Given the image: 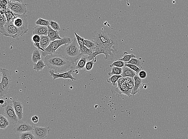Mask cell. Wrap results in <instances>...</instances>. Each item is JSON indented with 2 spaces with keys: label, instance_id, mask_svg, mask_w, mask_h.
I'll return each instance as SVG.
<instances>
[{
  "label": "cell",
  "instance_id": "6da1fadb",
  "mask_svg": "<svg viewBox=\"0 0 188 139\" xmlns=\"http://www.w3.org/2000/svg\"><path fill=\"white\" fill-rule=\"evenodd\" d=\"M44 61L46 66L55 70L56 74L67 71L73 64L64 57L58 53L48 55L45 57Z\"/></svg>",
  "mask_w": 188,
  "mask_h": 139
},
{
  "label": "cell",
  "instance_id": "7a4b0ae2",
  "mask_svg": "<svg viewBox=\"0 0 188 139\" xmlns=\"http://www.w3.org/2000/svg\"><path fill=\"white\" fill-rule=\"evenodd\" d=\"M77 44L76 38H74L70 43L60 47L55 53L61 54L74 64L79 60L82 56L80 53L79 47Z\"/></svg>",
  "mask_w": 188,
  "mask_h": 139
},
{
  "label": "cell",
  "instance_id": "3957f363",
  "mask_svg": "<svg viewBox=\"0 0 188 139\" xmlns=\"http://www.w3.org/2000/svg\"><path fill=\"white\" fill-rule=\"evenodd\" d=\"M118 43H106L96 45L93 50L91 56H88V61L93 59H96V56L98 55L104 54L105 56L104 60L111 61L114 58L115 55L118 52Z\"/></svg>",
  "mask_w": 188,
  "mask_h": 139
},
{
  "label": "cell",
  "instance_id": "277c9868",
  "mask_svg": "<svg viewBox=\"0 0 188 139\" xmlns=\"http://www.w3.org/2000/svg\"><path fill=\"white\" fill-rule=\"evenodd\" d=\"M92 41L96 45L106 43H118L117 37L112 34L105 31L98 30L93 33Z\"/></svg>",
  "mask_w": 188,
  "mask_h": 139
},
{
  "label": "cell",
  "instance_id": "5b68a950",
  "mask_svg": "<svg viewBox=\"0 0 188 139\" xmlns=\"http://www.w3.org/2000/svg\"><path fill=\"white\" fill-rule=\"evenodd\" d=\"M0 31L3 36L13 38H18L26 34L23 29L14 26L11 21L7 22L5 26L0 27Z\"/></svg>",
  "mask_w": 188,
  "mask_h": 139
},
{
  "label": "cell",
  "instance_id": "8992f818",
  "mask_svg": "<svg viewBox=\"0 0 188 139\" xmlns=\"http://www.w3.org/2000/svg\"><path fill=\"white\" fill-rule=\"evenodd\" d=\"M1 81L0 84V95L5 96L7 93L12 81L11 73L9 70L5 68L1 70Z\"/></svg>",
  "mask_w": 188,
  "mask_h": 139
},
{
  "label": "cell",
  "instance_id": "52a82bcc",
  "mask_svg": "<svg viewBox=\"0 0 188 139\" xmlns=\"http://www.w3.org/2000/svg\"><path fill=\"white\" fill-rule=\"evenodd\" d=\"M72 39L69 37H65L61 39H57L54 41H51L50 45L44 51H42L43 56L45 57L48 55L53 54L55 53L57 50L62 46L67 43H70L72 41Z\"/></svg>",
  "mask_w": 188,
  "mask_h": 139
},
{
  "label": "cell",
  "instance_id": "ba28073f",
  "mask_svg": "<svg viewBox=\"0 0 188 139\" xmlns=\"http://www.w3.org/2000/svg\"><path fill=\"white\" fill-rule=\"evenodd\" d=\"M14 14L15 15V18L11 20L13 24L17 28L23 29V30L26 33H27L29 30L27 27L28 26L27 15L26 14L22 15Z\"/></svg>",
  "mask_w": 188,
  "mask_h": 139
},
{
  "label": "cell",
  "instance_id": "9c48e42d",
  "mask_svg": "<svg viewBox=\"0 0 188 139\" xmlns=\"http://www.w3.org/2000/svg\"><path fill=\"white\" fill-rule=\"evenodd\" d=\"M4 108V113L5 117L9 121V122L15 125L18 123L19 120L15 112L13 105L9 103L7 106Z\"/></svg>",
  "mask_w": 188,
  "mask_h": 139
},
{
  "label": "cell",
  "instance_id": "30bf717a",
  "mask_svg": "<svg viewBox=\"0 0 188 139\" xmlns=\"http://www.w3.org/2000/svg\"><path fill=\"white\" fill-rule=\"evenodd\" d=\"M9 9L12 11L14 14L22 15L26 14L27 12L26 4L19 2L8 3Z\"/></svg>",
  "mask_w": 188,
  "mask_h": 139
},
{
  "label": "cell",
  "instance_id": "8fae6325",
  "mask_svg": "<svg viewBox=\"0 0 188 139\" xmlns=\"http://www.w3.org/2000/svg\"><path fill=\"white\" fill-rule=\"evenodd\" d=\"M33 125H32L27 122H24L21 120L15 124L13 131L16 133H21L25 132H32Z\"/></svg>",
  "mask_w": 188,
  "mask_h": 139
},
{
  "label": "cell",
  "instance_id": "7c38bea8",
  "mask_svg": "<svg viewBox=\"0 0 188 139\" xmlns=\"http://www.w3.org/2000/svg\"><path fill=\"white\" fill-rule=\"evenodd\" d=\"M49 131L50 128L48 126L41 127L34 126L32 132L37 139H46Z\"/></svg>",
  "mask_w": 188,
  "mask_h": 139
},
{
  "label": "cell",
  "instance_id": "4fadbf2b",
  "mask_svg": "<svg viewBox=\"0 0 188 139\" xmlns=\"http://www.w3.org/2000/svg\"><path fill=\"white\" fill-rule=\"evenodd\" d=\"M50 76L53 78V79H57V78H62L63 79H70L72 81L76 80V79L73 77L72 74L73 70L72 69H70V71H67L64 73H55L54 70H51L49 72Z\"/></svg>",
  "mask_w": 188,
  "mask_h": 139
},
{
  "label": "cell",
  "instance_id": "5bb4252c",
  "mask_svg": "<svg viewBox=\"0 0 188 139\" xmlns=\"http://www.w3.org/2000/svg\"><path fill=\"white\" fill-rule=\"evenodd\" d=\"M13 105L14 109L17 114L19 121L22 120L23 113V107L22 103L21 101H19L15 100L13 101Z\"/></svg>",
  "mask_w": 188,
  "mask_h": 139
},
{
  "label": "cell",
  "instance_id": "9a60e30c",
  "mask_svg": "<svg viewBox=\"0 0 188 139\" xmlns=\"http://www.w3.org/2000/svg\"><path fill=\"white\" fill-rule=\"evenodd\" d=\"M33 33L34 35H38L40 36H48V28L46 26L37 25L34 27Z\"/></svg>",
  "mask_w": 188,
  "mask_h": 139
},
{
  "label": "cell",
  "instance_id": "2e32d148",
  "mask_svg": "<svg viewBox=\"0 0 188 139\" xmlns=\"http://www.w3.org/2000/svg\"><path fill=\"white\" fill-rule=\"evenodd\" d=\"M134 86L133 90V95H134L139 91L140 88H142L141 86L143 80L140 78L138 75H136L134 78Z\"/></svg>",
  "mask_w": 188,
  "mask_h": 139
},
{
  "label": "cell",
  "instance_id": "e0dca14e",
  "mask_svg": "<svg viewBox=\"0 0 188 139\" xmlns=\"http://www.w3.org/2000/svg\"><path fill=\"white\" fill-rule=\"evenodd\" d=\"M48 36L50 38L51 41H54L57 39H62L59 35V32L57 31L53 30L51 28L50 26H48Z\"/></svg>",
  "mask_w": 188,
  "mask_h": 139
},
{
  "label": "cell",
  "instance_id": "ac0fdd59",
  "mask_svg": "<svg viewBox=\"0 0 188 139\" xmlns=\"http://www.w3.org/2000/svg\"><path fill=\"white\" fill-rule=\"evenodd\" d=\"M136 75L135 72L128 67L125 66L122 68V73L121 75L122 77H131L134 78Z\"/></svg>",
  "mask_w": 188,
  "mask_h": 139
},
{
  "label": "cell",
  "instance_id": "d6986e66",
  "mask_svg": "<svg viewBox=\"0 0 188 139\" xmlns=\"http://www.w3.org/2000/svg\"><path fill=\"white\" fill-rule=\"evenodd\" d=\"M88 56L87 55L82 56L81 58H80L79 61L77 63V65H76V68L77 69H84L86 63L88 61V60H87Z\"/></svg>",
  "mask_w": 188,
  "mask_h": 139
},
{
  "label": "cell",
  "instance_id": "ffe728a7",
  "mask_svg": "<svg viewBox=\"0 0 188 139\" xmlns=\"http://www.w3.org/2000/svg\"><path fill=\"white\" fill-rule=\"evenodd\" d=\"M40 44L41 48L44 50L50 45L51 41L48 36H41Z\"/></svg>",
  "mask_w": 188,
  "mask_h": 139
},
{
  "label": "cell",
  "instance_id": "44dd1931",
  "mask_svg": "<svg viewBox=\"0 0 188 139\" xmlns=\"http://www.w3.org/2000/svg\"><path fill=\"white\" fill-rule=\"evenodd\" d=\"M46 66V65L44 61L41 59L40 61H38L37 63L34 64L33 69L38 72L39 71H42Z\"/></svg>",
  "mask_w": 188,
  "mask_h": 139
},
{
  "label": "cell",
  "instance_id": "7402d4cb",
  "mask_svg": "<svg viewBox=\"0 0 188 139\" xmlns=\"http://www.w3.org/2000/svg\"><path fill=\"white\" fill-rule=\"evenodd\" d=\"M41 54L38 49L33 50L32 56V61L33 63H37L38 61L41 60Z\"/></svg>",
  "mask_w": 188,
  "mask_h": 139
},
{
  "label": "cell",
  "instance_id": "603a6c76",
  "mask_svg": "<svg viewBox=\"0 0 188 139\" xmlns=\"http://www.w3.org/2000/svg\"><path fill=\"white\" fill-rule=\"evenodd\" d=\"M9 121L6 117L3 115H0V128L1 129H5L9 125Z\"/></svg>",
  "mask_w": 188,
  "mask_h": 139
},
{
  "label": "cell",
  "instance_id": "cb8c5ba5",
  "mask_svg": "<svg viewBox=\"0 0 188 139\" xmlns=\"http://www.w3.org/2000/svg\"><path fill=\"white\" fill-rule=\"evenodd\" d=\"M133 58H136V56L133 53L129 54L128 52H125L123 53L122 57L121 58L119 59L118 61H123L125 63L131 61V59Z\"/></svg>",
  "mask_w": 188,
  "mask_h": 139
},
{
  "label": "cell",
  "instance_id": "d4e9b609",
  "mask_svg": "<svg viewBox=\"0 0 188 139\" xmlns=\"http://www.w3.org/2000/svg\"><path fill=\"white\" fill-rule=\"evenodd\" d=\"M80 51L82 55L91 56L93 53V50L88 48L85 45L79 46Z\"/></svg>",
  "mask_w": 188,
  "mask_h": 139
},
{
  "label": "cell",
  "instance_id": "484cf974",
  "mask_svg": "<svg viewBox=\"0 0 188 139\" xmlns=\"http://www.w3.org/2000/svg\"><path fill=\"white\" fill-rule=\"evenodd\" d=\"M126 63H128V64H133V65L136 66L140 68H142V65L143 63V60L141 58H140V59L133 58L131 59V61Z\"/></svg>",
  "mask_w": 188,
  "mask_h": 139
},
{
  "label": "cell",
  "instance_id": "4316f807",
  "mask_svg": "<svg viewBox=\"0 0 188 139\" xmlns=\"http://www.w3.org/2000/svg\"><path fill=\"white\" fill-rule=\"evenodd\" d=\"M20 139H37L33 132H27L20 133Z\"/></svg>",
  "mask_w": 188,
  "mask_h": 139
},
{
  "label": "cell",
  "instance_id": "83f0119b",
  "mask_svg": "<svg viewBox=\"0 0 188 139\" xmlns=\"http://www.w3.org/2000/svg\"><path fill=\"white\" fill-rule=\"evenodd\" d=\"M111 68V71L109 73V76H111L114 75H122V68L113 66Z\"/></svg>",
  "mask_w": 188,
  "mask_h": 139
},
{
  "label": "cell",
  "instance_id": "f1b7e54d",
  "mask_svg": "<svg viewBox=\"0 0 188 139\" xmlns=\"http://www.w3.org/2000/svg\"><path fill=\"white\" fill-rule=\"evenodd\" d=\"M122 78L121 75H112L111 77L107 80L108 83H111L113 85V86H116V82L118 81L119 79Z\"/></svg>",
  "mask_w": 188,
  "mask_h": 139
},
{
  "label": "cell",
  "instance_id": "f546056e",
  "mask_svg": "<svg viewBox=\"0 0 188 139\" xmlns=\"http://www.w3.org/2000/svg\"><path fill=\"white\" fill-rule=\"evenodd\" d=\"M96 59H94L92 61H87L85 66L84 71L86 72H89L93 68L94 64L96 62Z\"/></svg>",
  "mask_w": 188,
  "mask_h": 139
},
{
  "label": "cell",
  "instance_id": "4dcf8cb0",
  "mask_svg": "<svg viewBox=\"0 0 188 139\" xmlns=\"http://www.w3.org/2000/svg\"><path fill=\"white\" fill-rule=\"evenodd\" d=\"M36 25L38 26H50V21L41 18L38 19V20L35 22Z\"/></svg>",
  "mask_w": 188,
  "mask_h": 139
},
{
  "label": "cell",
  "instance_id": "1f68e13d",
  "mask_svg": "<svg viewBox=\"0 0 188 139\" xmlns=\"http://www.w3.org/2000/svg\"><path fill=\"white\" fill-rule=\"evenodd\" d=\"M125 66L134 71L136 73V75H138L139 73L142 71V69H143V68H140L136 66L133 65V64H128V63H126Z\"/></svg>",
  "mask_w": 188,
  "mask_h": 139
},
{
  "label": "cell",
  "instance_id": "d6a6232c",
  "mask_svg": "<svg viewBox=\"0 0 188 139\" xmlns=\"http://www.w3.org/2000/svg\"><path fill=\"white\" fill-rule=\"evenodd\" d=\"M84 45L87 47L88 48L93 50L96 46V43L92 40H88L85 39Z\"/></svg>",
  "mask_w": 188,
  "mask_h": 139
},
{
  "label": "cell",
  "instance_id": "836d02e7",
  "mask_svg": "<svg viewBox=\"0 0 188 139\" xmlns=\"http://www.w3.org/2000/svg\"><path fill=\"white\" fill-rule=\"evenodd\" d=\"M50 26L53 30L59 31L60 30V26L56 21H50Z\"/></svg>",
  "mask_w": 188,
  "mask_h": 139
},
{
  "label": "cell",
  "instance_id": "e575fe53",
  "mask_svg": "<svg viewBox=\"0 0 188 139\" xmlns=\"http://www.w3.org/2000/svg\"><path fill=\"white\" fill-rule=\"evenodd\" d=\"M125 62H123V61H116L113 62V63H111V64L110 65L111 67L113 66L117 67L119 68H123V67L125 66Z\"/></svg>",
  "mask_w": 188,
  "mask_h": 139
},
{
  "label": "cell",
  "instance_id": "d590c367",
  "mask_svg": "<svg viewBox=\"0 0 188 139\" xmlns=\"http://www.w3.org/2000/svg\"><path fill=\"white\" fill-rule=\"evenodd\" d=\"M75 34V38L77 40V43L79 45V46L84 45V38H82V37L80 36L76 32H74Z\"/></svg>",
  "mask_w": 188,
  "mask_h": 139
},
{
  "label": "cell",
  "instance_id": "8d00e7d4",
  "mask_svg": "<svg viewBox=\"0 0 188 139\" xmlns=\"http://www.w3.org/2000/svg\"><path fill=\"white\" fill-rule=\"evenodd\" d=\"M7 22L6 16L5 15H1L0 18V27H3Z\"/></svg>",
  "mask_w": 188,
  "mask_h": 139
},
{
  "label": "cell",
  "instance_id": "74e56055",
  "mask_svg": "<svg viewBox=\"0 0 188 139\" xmlns=\"http://www.w3.org/2000/svg\"><path fill=\"white\" fill-rule=\"evenodd\" d=\"M40 40H41V37L40 36L38 35H34L32 37V41L34 43H40Z\"/></svg>",
  "mask_w": 188,
  "mask_h": 139
},
{
  "label": "cell",
  "instance_id": "f35d334b",
  "mask_svg": "<svg viewBox=\"0 0 188 139\" xmlns=\"http://www.w3.org/2000/svg\"><path fill=\"white\" fill-rule=\"evenodd\" d=\"M138 75L140 78L143 79H145L146 77V76H147V73H146V71L142 70V71H141L139 73Z\"/></svg>",
  "mask_w": 188,
  "mask_h": 139
},
{
  "label": "cell",
  "instance_id": "ab89813d",
  "mask_svg": "<svg viewBox=\"0 0 188 139\" xmlns=\"http://www.w3.org/2000/svg\"><path fill=\"white\" fill-rule=\"evenodd\" d=\"M134 86V81H132L127 83L126 86L131 90L133 91Z\"/></svg>",
  "mask_w": 188,
  "mask_h": 139
},
{
  "label": "cell",
  "instance_id": "60d3db41",
  "mask_svg": "<svg viewBox=\"0 0 188 139\" xmlns=\"http://www.w3.org/2000/svg\"><path fill=\"white\" fill-rule=\"evenodd\" d=\"M31 121L35 124H36L39 121V117L38 116L35 115L32 117Z\"/></svg>",
  "mask_w": 188,
  "mask_h": 139
},
{
  "label": "cell",
  "instance_id": "b9f144b4",
  "mask_svg": "<svg viewBox=\"0 0 188 139\" xmlns=\"http://www.w3.org/2000/svg\"><path fill=\"white\" fill-rule=\"evenodd\" d=\"M34 46L36 48H37L39 50H41L42 51H45L44 49H43L41 48V46H40V43H34Z\"/></svg>",
  "mask_w": 188,
  "mask_h": 139
},
{
  "label": "cell",
  "instance_id": "7bdbcfd3",
  "mask_svg": "<svg viewBox=\"0 0 188 139\" xmlns=\"http://www.w3.org/2000/svg\"><path fill=\"white\" fill-rule=\"evenodd\" d=\"M0 104L1 105L2 108H5L8 105L7 102L2 99L0 100Z\"/></svg>",
  "mask_w": 188,
  "mask_h": 139
},
{
  "label": "cell",
  "instance_id": "ee69618b",
  "mask_svg": "<svg viewBox=\"0 0 188 139\" xmlns=\"http://www.w3.org/2000/svg\"><path fill=\"white\" fill-rule=\"evenodd\" d=\"M142 88L146 89V88H147V85H146V84H144V85H143V86H142Z\"/></svg>",
  "mask_w": 188,
  "mask_h": 139
},
{
  "label": "cell",
  "instance_id": "f6af8a7d",
  "mask_svg": "<svg viewBox=\"0 0 188 139\" xmlns=\"http://www.w3.org/2000/svg\"><path fill=\"white\" fill-rule=\"evenodd\" d=\"M22 3H23L24 0H21Z\"/></svg>",
  "mask_w": 188,
  "mask_h": 139
},
{
  "label": "cell",
  "instance_id": "bcb514c9",
  "mask_svg": "<svg viewBox=\"0 0 188 139\" xmlns=\"http://www.w3.org/2000/svg\"><path fill=\"white\" fill-rule=\"evenodd\" d=\"M120 1H122V0H120Z\"/></svg>",
  "mask_w": 188,
  "mask_h": 139
}]
</instances>
